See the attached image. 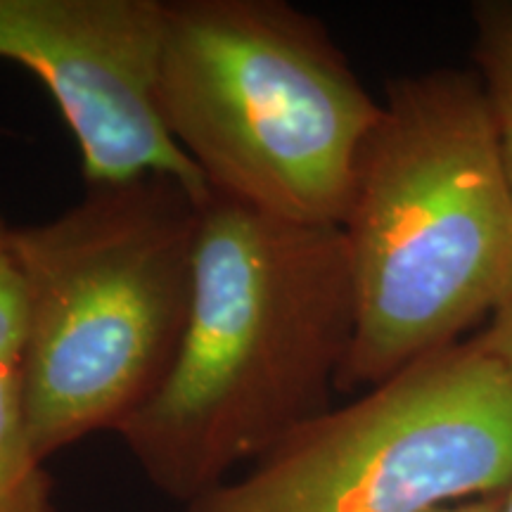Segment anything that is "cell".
Instances as JSON below:
<instances>
[{
  "label": "cell",
  "instance_id": "cell-9",
  "mask_svg": "<svg viewBox=\"0 0 512 512\" xmlns=\"http://www.w3.org/2000/svg\"><path fill=\"white\" fill-rule=\"evenodd\" d=\"M10 230L0 219V368H22L27 349V294L10 247Z\"/></svg>",
  "mask_w": 512,
  "mask_h": 512
},
{
  "label": "cell",
  "instance_id": "cell-11",
  "mask_svg": "<svg viewBox=\"0 0 512 512\" xmlns=\"http://www.w3.org/2000/svg\"><path fill=\"white\" fill-rule=\"evenodd\" d=\"M503 496H486V498H475V501H465V503H456L448 505V508H439L434 512H501L503 505Z\"/></svg>",
  "mask_w": 512,
  "mask_h": 512
},
{
  "label": "cell",
  "instance_id": "cell-1",
  "mask_svg": "<svg viewBox=\"0 0 512 512\" xmlns=\"http://www.w3.org/2000/svg\"><path fill=\"white\" fill-rule=\"evenodd\" d=\"M351 332L342 228L302 226L211 192L181 347L119 439L159 494L195 503L328 411Z\"/></svg>",
  "mask_w": 512,
  "mask_h": 512
},
{
  "label": "cell",
  "instance_id": "cell-4",
  "mask_svg": "<svg viewBox=\"0 0 512 512\" xmlns=\"http://www.w3.org/2000/svg\"><path fill=\"white\" fill-rule=\"evenodd\" d=\"M159 110L211 192L342 228L382 102L290 3L166 0Z\"/></svg>",
  "mask_w": 512,
  "mask_h": 512
},
{
  "label": "cell",
  "instance_id": "cell-7",
  "mask_svg": "<svg viewBox=\"0 0 512 512\" xmlns=\"http://www.w3.org/2000/svg\"><path fill=\"white\" fill-rule=\"evenodd\" d=\"M0 512H57L55 482L29 437L22 368H0Z\"/></svg>",
  "mask_w": 512,
  "mask_h": 512
},
{
  "label": "cell",
  "instance_id": "cell-6",
  "mask_svg": "<svg viewBox=\"0 0 512 512\" xmlns=\"http://www.w3.org/2000/svg\"><path fill=\"white\" fill-rule=\"evenodd\" d=\"M166 0H0V60L46 86L81 155L86 185L174 178L211 190L159 110Z\"/></svg>",
  "mask_w": 512,
  "mask_h": 512
},
{
  "label": "cell",
  "instance_id": "cell-10",
  "mask_svg": "<svg viewBox=\"0 0 512 512\" xmlns=\"http://www.w3.org/2000/svg\"><path fill=\"white\" fill-rule=\"evenodd\" d=\"M479 342L501 363L505 373L512 377V297L494 313L491 330Z\"/></svg>",
  "mask_w": 512,
  "mask_h": 512
},
{
  "label": "cell",
  "instance_id": "cell-3",
  "mask_svg": "<svg viewBox=\"0 0 512 512\" xmlns=\"http://www.w3.org/2000/svg\"><path fill=\"white\" fill-rule=\"evenodd\" d=\"M202 204L174 178L88 185L55 219L10 230L27 294L24 403L48 460L157 392L192 302Z\"/></svg>",
  "mask_w": 512,
  "mask_h": 512
},
{
  "label": "cell",
  "instance_id": "cell-2",
  "mask_svg": "<svg viewBox=\"0 0 512 512\" xmlns=\"http://www.w3.org/2000/svg\"><path fill=\"white\" fill-rule=\"evenodd\" d=\"M354 332L339 389L375 387L512 297V185L479 79L389 83L342 223Z\"/></svg>",
  "mask_w": 512,
  "mask_h": 512
},
{
  "label": "cell",
  "instance_id": "cell-8",
  "mask_svg": "<svg viewBox=\"0 0 512 512\" xmlns=\"http://www.w3.org/2000/svg\"><path fill=\"white\" fill-rule=\"evenodd\" d=\"M475 27L479 86L494 121L505 174L512 185V3H479Z\"/></svg>",
  "mask_w": 512,
  "mask_h": 512
},
{
  "label": "cell",
  "instance_id": "cell-5",
  "mask_svg": "<svg viewBox=\"0 0 512 512\" xmlns=\"http://www.w3.org/2000/svg\"><path fill=\"white\" fill-rule=\"evenodd\" d=\"M510 489L512 377L477 342L328 408L185 512H434Z\"/></svg>",
  "mask_w": 512,
  "mask_h": 512
},
{
  "label": "cell",
  "instance_id": "cell-12",
  "mask_svg": "<svg viewBox=\"0 0 512 512\" xmlns=\"http://www.w3.org/2000/svg\"><path fill=\"white\" fill-rule=\"evenodd\" d=\"M501 512H512V489L508 494L503 496V505H501Z\"/></svg>",
  "mask_w": 512,
  "mask_h": 512
}]
</instances>
